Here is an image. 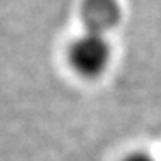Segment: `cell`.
<instances>
[{"label":"cell","mask_w":161,"mask_h":161,"mask_svg":"<svg viewBox=\"0 0 161 161\" xmlns=\"http://www.w3.org/2000/svg\"><path fill=\"white\" fill-rule=\"evenodd\" d=\"M124 161H154L149 154H141V153H137V154H130L127 156Z\"/></svg>","instance_id":"3957f363"},{"label":"cell","mask_w":161,"mask_h":161,"mask_svg":"<svg viewBox=\"0 0 161 161\" xmlns=\"http://www.w3.org/2000/svg\"><path fill=\"white\" fill-rule=\"evenodd\" d=\"M112 48L106 36L84 31L69 48L70 65L84 77H98L110 64Z\"/></svg>","instance_id":"6da1fadb"},{"label":"cell","mask_w":161,"mask_h":161,"mask_svg":"<svg viewBox=\"0 0 161 161\" xmlns=\"http://www.w3.org/2000/svg\"><path fill=\"white\" fill-rule=\"evenodd\" d=\"M80 17L87 33L106 36L120 24L122 9L118 0H84Z\"/></svg>","instance_id":"7a4b0ae2"}]
</instances>
